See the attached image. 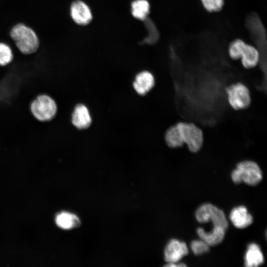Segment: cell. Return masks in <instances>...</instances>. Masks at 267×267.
<instances>
[{"label":"cell","instance_id":"1","mask_svg":"<svg viewBox=\"0 0 267 267\" xmlns=\"http://www.w3.org/2000/svg\"><path fill=\"white\" fill-rule=\"evenodd\" d=\"M10 35L17 48L23 54L33 53L39 48V40L37 34L33 29L22 23L14 26Z\"/></svg>","mask_w":267,"mask_h":267},{"label":"cell","instance_id":"2","mask_svg":"<svg viewBox=\"0 0 267 267\" xmlns=\"http://www.w3.org/2000/svg\"><path fill=\"white\" fill-rule=\"evenodd\" d=\"M175 125L182 145L186 144L191 152H198L204 142V134L201 129L191 122H178Z\"/></svg>","mask_w":267,"mask_h":267},{"label":"cell","instance_id":"3","mask_svg":"<svg viewBox=\"0 0 267 267\" xmlns=\"http://www.w3.org/2000/svg\"><path fill=\"white\" fill-rule=\"evenodd\" d=\"M262 178V172L260 167L257 163L251 160L239 162L231 173V178L236 184L243 182L255 186L260 182Z\"/></svg>","mask_w":267,"mask_h":267},{"label":"cell","instance_id":"4","mask_svg":"<svg viewBox=\"0 0 267 267\" xmlns=\"http://www.w3.org/2000/svg\"><path fill=\"white\" fill-rule=\"evenodd\" d=\"M30 112L33 116L41 122L52 120L57 112V105L55 100L49 95L39 94L31 102Z\"/></svg>","mask_w":267,"mask_h":267},{"label":"cell","instance_id":"5","mask_svg":"<svg viewBox=\"0 0 267 267\" xmlns=\"http://www.w3.org/2000/svg\"><path fill=\"white\" fill-rule=\"evenodd\" d=\"M229 105L235 110H243L251 105V96L248 87L244 84L237 82L225 89Z\"/></svg>","mask_w":267,"mask_h":267},{"label":"cell","instance_id":"6","mask_svg":"<svg viewBox=\"0 0 267 267\" xmlns=\"http://www.w3.org/2000/svg\"><path fill=\"white\" fill-rule=\"evenodd\" d=\"M195 217L201 223L212 222L214 227H221L226 230L228 222L224 212L210 203L203 204L196 210Z\"/></svg>","mask_w":267,"mask_h":267},{"label":"cell","instance_id":"7","mask_svg":"<svg viewBox=\"0 0 267 267\" xmlns=\"http://www.w3.org/2000/svg\"><path fill=\"white\" fill-rule=\"evenodd\" d=\"M188 253L186 243L173 239L167 244L164 251V259L167 263H177Z\"/></svg>","mask_w":267,"mask_h":267},{"label":"cell","instance_id":"8","mask_svg":"<svg viewBox=\"0 0 267 267\" xmlns=\"http://www.w3.org/2000/svg\"><path fill=\"white\" fill-rule=\"evenodd\" d=\"M71 16L78 24L85 25L92 19V14L89 6L81 0L72 2L70 7Z\"/></svg>","mask_w":267,"mask_h":267},{"label":"cell","instance_id":"9","mask_svg":"<svg viewBox=\"0 0 267 267\" xmlns=\"http://www.w3.org/2000/svg\"><path fill=\"white\" fill-rule=\"evenodd\" d=\"M229 218L233 224L238 228L247 227L250 225L253 221L252 216L243 206L233 208L230 212Z\"/></svg>","mask_w":267,"mask_h":267},{"label":"cell","instance_id":"10","mask_svg":"<svg viewBox=\"0 0 267 267\" xmlns=\"http://www.w3.org/2000/svg\"><path fill=\"white\" fill-rule=\"evenodd\" d=\"M72 124L79 129L88 128L91 122V118L88 108L83 104H78L72 114Z\"/></svg>","mask_w":267,"mask_h":267},{"label":"cell","instance_id":"11","mask_svg":"<svg viewBox=\"0 0 267 267\" xmlns=\"http://www.w3.org/2000/svg\"><path fill=\"white\" fill-rule=\"evenodd\" d=\"M154 84L152 74L148 71H143L136 75L133 85L138 94L144 95L152 89Z\"/></svg>","mask_w":267,"mask_h":267},{"label":"cell","instance_id":"12","mask_svg":"<svg viewBox=\"0 0 267 267\" xmlns=\"http://www.w3.org/2000/svg\"><path fill=\"white\" fill-rule=\"evenodd\" d=\"M226 230L221 227H214L211 232H207L202 228H198L197 233L199 237L210 246L221 243L224 239Z\"/></svg>","mask_w":267,"mask_h":267},{"label":"cell","instance_id":"13","mask_svg":"<svg viewBox=\"0 0 267 267\" xmlns=\"http://www.w3.org/2000/svg\"><path fill=\"white\" fill-rule=\"evenodd\" d=\"M264 262V256L259 246L256 243L250 244L245 255V266L257 267L262 265Z\"/></svg>","mask_w":267,"mask_h":267},{"label":"cell","instance_id":"14","mask_svg":"<svg viewBox=\"0 0 267 267\" xmlns=\"http://www.w3.org/2000/svg\"><path fill=\"white\" fill-rule=\"evenodd\" d=\"M242 65L247 69L255 67L260 60V53L254 46L246 44L240 58Z\"/></svg>","mask_w":267,"mask_h":267},{"label":"cell","instance_id":"15","mask_svg":"<svg viewBox=\"0 0 267 267\" xmlns=\"http://www.w3.org/2000/svg\"><path fill=\"white\" fill-rule=\"evenodd\" d=\"M55 222L58 227L64 229H70L80 224V221L75 215L66 212L58 214Z\"/></svg>","mask_w":267,"mask_h":267},{"label":"cell","instance_id":"16","mask_svg":"<svg viewBox=\"0 0 267 267\" xmlns=\"http://www.w3.org/2000/svg\"><path fill=\"white\" fill-rule=\"evenodd\" d=\"M132 13L134 17L144 20L149 12V4L147 0H135L132 3Z\"/></svg>","mask_w":267,"mask_h":267},{"label":"cell","instance_id":"17","mask_svg":"<svg viewBox=\"0 0 267 267\" xmlns=\"http://www.w3.org/2000/svg\"><path fill=\"white\" fill-rule=\"evenodd\" d=\"M246 44L244 42L241 40H236L232 42L228 49L230 57L234 60L240 59Z\"/></svg>","mask_w":267,"mask_h":267},{"label":"cell","instance_id":"18","mask_svg":"<svg viewBox=\"0 0 267 267\" xmlns=\"http://www.w3.org/2000/svg\"><path fill=\"white\" fill-rule=\"evenodd\" d=\"M13 58V53L9 46L5 43H0V66L9 64Z\"/></svg>","mask_w":267,"mask_h":267},{"label":"cell","instance_id":"19","mask_svg":"<svg viewBox=\"0 0 267 267\" xmlns=\"http://www.w3.org/2000/svg\"><path fill=\"white\" fill-rule=\"evenodd\" d=\"M190 248L196 255H201L209 252L210 246L202 239L193 240L190 244Z\"/></svg>","mask_w":267,"mask_h":267},{"label":"cell","instance_id":"20","mask_svg":"<svg viewBox=\"0 0 267 267\" xmlns=\"http://www.w3.org/2000/svg\"><path fill=\"white\" fill-rule=\"evenodd\" d=\"M205 8L209 11H218L221 10L224 0H201Z\"/></svg>","mask_w":267,"mask_h":267}]
</instances>
